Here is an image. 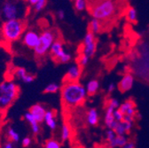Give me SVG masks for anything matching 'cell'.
I'll list each match as a JSON object with an SVG mask.
<instances>
[{"instance_id":"obj_33","label":"cell","mask_w":149,"mask_h":148,"mask_svg":"<svg viewBox=\"0 0 149 148\" xmlns=\"http://www.w3.org/2000/svg\"><path fill=\"white\" fill-rule=\"evenodd\" d=\"M22 146H24V147H29V146L31 145V138H29V137L24 138L22 139Z\"/></svg>"},{"instance_id":"obj_2","label":"cell","mask_w":149,"mask_h":148,"mask_svg":"<svg viewBox=\"0 0 149 148\" xmlns=\"http://www.w3.org/2000/svg\"><path fill=\"white\" fill-rule=\"evenodd\" d=\"M27 28V23L22 19L4 21L2 25L3 38L7 42H14L20 39Z\"/></svg>"},{"instance_id":"obj_38","label":"cell","mask_w":149,"mask_h":148,"mask_svg":"<svg viewBox=\"0 0 149 148\" xmlns=\"http://www.w3.org/2000/svg\"><path fill=\"white\" fill-rule=\"evenodd\" d=\"M27 2H28L30 6H34L37 2H38V0H27Z\"/></svg>"},{"instance_id":"obj_14","label":"cell","mask_w":149,"mask_h":148,"mask_svg":"<svg viewBox=\"0 0 149 148\" xmlns=\"http://www.w3.org/2000/svg\"><path fill=\"white\" fill-rule=\"evenodd\" d=\"M114 108L111 106H107L106 113H105V117H104V122L107 129H113L116 127L117 122L114 118Z\"/></svg>"},{"instance_id":"obj_16","label":"cell","mask_w":149,"mask_h":148,"mask_svg":"<svg viewBox=\"0 0 149 148\" xmlns=\"http://www.w3.org/2000/svg\"><path fill=\"white\" fill-rule=\"evenodd\" d=\"M44 122L46 124V126L51 129V131L56 129V128H57V121H56L55 113L52 110H46Z\"/></svg>"},{"instance_id":"obj_40","label":"cell","mask_w":149,"mask_h":148,"mask_svg":"<svg viewBox=\"0 0 149 148\" xmlns=\"http://www.w3.org/2000/svg\"><path fill=\"white\" fill-rule=\"evenodd\" d=\"M98 1H103V0H98Z\"/></svg>"},{"instance_id":"obj_25","label":"cell","mask_w":149,"mask_h":148,"mask_svg":"<svg viewBox=\"0 0 149 148\" xmlns=\"http://www.w3.org/2000/svg\"><path fill=\"white\" fill-rule=\"evenodd\" d=\"M60 90V85L56 83H51L49 84L46 85V87L45 88L44 90V92L45 93H56V92H58V90Z\"/></svg>"},{"instance_id":"obj_17","label":"cell","mask_w":149,"mask_h":148,"mask_svg":"<svg viewBox=\"0 0 149 148\" xmlns=\"http://www.w3.org/2000/svg\"><path fill=\"white\" fill-rule=\"evenodd\" d=\"M86 122L91 126H96L100 122V115L95 108H91L88 110L86 115Z\"/></svg>"},{"instance_id":"obj_21","label":"cell","mask_w":149,"mask_h":148,"mask_svg":"<svg viewBox=\"0 0 149 148\" xmlns=\"http://www.w3.org/2000/svg\"><path fill=\"white\" fill-rule=\"evenodd\" d=\"M126 18L127 20L132 22V23H135L138 21V13L137 10L134 7H130L126 13Z\"/></svg>"},{"instance_id":"obj_34","label":"cell","mask_w":149,"mask_h":148,"mask_svg":"<svg viewBox=\"0 0 149 148\" xmlns=\"http://www.w3.org/2000/svg\"><path fill=\"white\" fill-rule=\"evenodd\" d=\"M2 148H15V146L13 145V142H12V141L9 140V141L5 142V144L3 145Z\"/></svg>"},{"instance_id":"obj_9","label":"cell","mask_w":149,"mask_h":148,"mask_svg":"<svg viewBox=\"0 0 149 148\" xmlns=\"http://www.w3.org/2000/svg\"><path fill=\"white\" fill-rule=\"evenodd\" d=\"M39 35L36 31L33 29H29L25 31L22 35V42L23 44L26 45L28 48L34 49L35 46L36 45L37 42L39 39Z\"/></svg>"},{"instance_id":"obj_20","label":"cell","mask_w":149,"mask_h":148,"mask_svg":"<svg viewBox=\"0 0 149 148\" xmlns=\"http://www.w3.org/2000/svg\"><path fill=\"white\" fill-rule=\"evenodd\" d=\"M102 22L95 19V18H92L91 21L90 22V25H89V31H91L93 34H98L101 31L102 28Z\"/></svg>"},{"instance_id":"obj_1","label":"cell","mask_w":149,"mask_h":148,"mask_svg":"<svg viewBox=\"0 0 149 148\" xmlns=\"http://www.w3.org/2000/svg\"><path fill=\"white\" fill-rule=\"evenodd\" d=\"M61 96L62 104L66 107H76L81 106L87 98L85 87L79 82L64 81L61 89Z\"/></svg>"},{"instance_id":"obj_29","label":"cell","mask_w":149,"mask_h":148,"mask_svg":"<svg viewBox=\"0 0 149 148\" xmlns=\"http://www.w3.org/2000/svg\"><path fill=\"white\" fill-rule=\"evenodd\" d=\"M114 131L116 135H126L127 134L123 122H117L116 127L114 128Z\"/></svg>"},{"instance_id":"obj_19","label":"cell","mask_w":149,"mask_h":148,"mask_svg":"<svg viewBox=\"0 0 149 148\" xmlns=\"http://www.w3.org/2000/svg\"><path fill=\"white\" fill-rule=\"evenodd\" d=\"M128 142V138L125 135H116V138L108 143L110 148H116V147H123Z\"/></svg>"},{"instance_id":"obj_3","label":"cell","mask_w":149,"mask_h":148,"mask_svg":"<svg viewBox=\"0 0 149 148\" xmlns=\"http://www.w3.org/2000/svg\"><path fill=\"white\" fill-rule=\"evenodd\" d=\"M89 10L92 18H95L100 22H105L114 16L116 6L113 0H97L93 5L89 6Z\"/></svg>"},{"instance_id":"obj_35","label":"cell","mask_w":149,"mask_h":148,"mask_svg":"<svg viewBox=\"0 0 149 148\" xmlns=\"http://www.w3.org/2000/svg\"><path fill=\"white\" fill-rule=\"evenodd\" d=\"M121 148H136V145H135V143H133V142H127L123 147H121Z\"/></svg>"},{"instance_id":"obj_32","label":"cell","mask_w":149,"mask_h":148,"mask_svg":"<svg viewBox=\"0 0 149 148\" xmlns=\"http://www.w3.org/2000/svg\"><path fill=\"white\" fill-rule=\"evenodd\" d=\"M107 106L113 107L114 109H117L119 107V106H120V103H119V101L116 99H110L108 100Z\"/></svg>"},{"instance_id":"obj_23","label":"cell","mask_w":149,"mask_h":148,"mask_svg":"<svg viewBox=\"0 0 149 148\" xmlns=\"http://www.w3.org/2000/svg\"><path fill=\"white\" fill-rule=\"evenodd\" d=\"M6 135H7V138H9V140L13 143H18L20 141V134H19L13 128H9L7 129Z\"/></svg>"},{"instance_id":"obj_8","label":"cell","mask_w":149,"mask_h":148,"mask_svg":"<svg viewBox=\"0 0 149 148\" xmlns=\"http://www.w3.org/2000/svg\"><path fill=\"white\" fill-rule=\"evenodd\" d=\"M96 50H97V42L95 38V35L91 33V31H88L83 41L81 53H84L91 58L95 54Z\"/></svg>"},{"instance_id":"obj_22","label":"cell","mask_w":149,"mask_h":148,"mask_svg":"<svg viewBox=\"0 0 149 148\" xmlns=\"http://www.w3.org/2000/svg\"><path fill=\"white\" fill-rule=\"evenodd\" d=\"M71 136V129H70V127L64 123L61 127V141L62 142H65L67 140L69 139Z\"/></svg>"},{"instance_id":"obj_31","label":"cell","mask_w":149,"mask_h":148,"mask_svg":"<svg viewBox=\"0 0 149 148\" xmlns=\"http://www.w3.org/2000/svg\"><path fill=\"white\" fill-rule=\"evenodd\" d=\"M114 118L116 122H123V115L118 108L114 110Z\"/></svg>"},{"instance_id":"obj_39","label":"cell","mask_w":149,"mask_h":148,"mask_svg":"<svg viewBox=\"0 0 149 148\" xmlns=\"http://www.w3.org/2000/svg\"><path fill=\"white\" fill-rule=\"evenodd\" d=\"M19 1H25V0H19Z\"/></svg>"},{"instance_id":"obj_5","label":"cell","mask_w":149,"mask_h":148,"mask_svg":"<svg viewBox=\"0 0 149 148\" xmlns=\"http://www.w3.org/2000/svg\"><path fill=\"white\" fill-rule=\"evenodd\" d=\"M22 1L19 0H4L0 5V16L4 20L22 19L23 14Z\"/></svg>"},{"instance_id":"obj_10","label":"cell","mask_w":149,"mask_h":148,"mask_svg":"<svg viewBox=\"0 0 149 148\" xmlns=\"http://www.w3.org/2000/svg\"><path fill=\"white\" fill-rule=\"evenodd\" d=\"M82 72H83V67L77 63L70 66L68 69L66 76L64 77V81L78 82L79 79L81 78Z\"/></svg>"},{"instance_id":"obj_28","label":"cell","mask_w":149,"mask_h":148,"mask_svg":"<svg viewBox=\"0 0 149 148\" xmlns=\"http://www.w3.org/2000/svg\"><path fill=\"white\" fill-rule=\"evenodd\" d=\"M44 148H61V145L56 139H49L45 142Z\"/></svg>"},{"instance_id":"obj_37","label":"cell","mask_w":149,"mask_h":148,"mask_svg":"<svg viewBox=\"0 0 149 148\" xmlns=\"http://www.w3.org/2000/svg\"><path fill=\"white\" fill-rule=\"evenodd\" d=\"M116 90V85L115 83H110L107 87V91L109 92V93H111V92H113L114 90Z\"/></svg>"},{"instance_id":"obj_6","label":"cell","mask_w":149,"mask_h":148,"mask_svg":"<svg viewBox=\"0 0 149 148\" xmlns=\"http://www.w3.org/2000/svg\"><path fill=\"white\" fill-rule=\"evenodd\" d=\"M57 38V33L55 30L47 29L39 35V39L34 48V52L37 57H44L51 49L52 44Z\"/></svg>"},{"instance_id":"obj_30","label":"cell","mask_w":149,"mask_h":148,"mask_svg":"<svg viewBox=\"0 0 149 148\" xmlns=\"http://www.w3.org/2000/svg\"><path fill=\"white\" fill-rule=\"evenodd\" d=\"M116 134L114 129H108L107 131V132H106V138H107V143L111 142L112 140H113L116 138Z\"/></svg>"},{"instance_id":"obj_12","label":"cell","mask_w":149,"mask_h":148,"mask_svg":"<svg viewBox=\"0 0 149 148\" xmlns=\"http://www.w3.org/2000/svg\"><path fill=\"white\" fill-rule=\"evenodd\" d=\"M134 84V76L132 74H126L123 76L118 83V89L121 92L124 93L126 91L132 90Z\"/></svg>"},{"instance_id":"obj_15","label":"cell","mask_w":149,"mask_h":148,"mask_svg":"<svg viewBox=\"0 0 149 148\" xmlns=\"http://www.w3.org/2000/svg\"><path fill=\"white\" fill-rule=\"evenodd\" d=\"M24 119L26 120V122L30 125L31 127V131L34 135H38L40 132V123L37 122L35 118L33 117V115H31V113L29 111H28L27 113H25L24 115Z\"/></svg>"},{"instance_id":"obj_4","label":"cell","mask_w":149,"mask_h":148,"mask_svg":"<svg viewBox=\"0 0 149 148\" xmlns=\"http://www.w3.org/2000/svg\"><path fill=\"white\" fill-rule=\"evenodd\" d=\"M20 89L12 80H5L0 83V110L7 109L17 99Z\"/></svg>"},{"instance_id":"obj_24","label":"cell","mask_w":149,"mask_h":148,"mask_svg":"<svg viewBox=\"0 0 149 148\" xmlns=\"http://www.w3.org/2000/svg\"><path fill=\"white\" fill-rule=\"evenodd\" d=\"M74 7L77 12H83L87 9V0H74Z\"/></svg>"},{"instance_id":"obj_18","label":"cell","mask_w":149,"mask_h":148,"mask_svg":"<svg viewBox=\"0 0 149 148\" xmlns=\"http://www.w3.org/2000/svg\"><path fill=\"white\" fill-rule=\"evenodd\" d=\"M85 90H86L88 96L95 95L100 90V82L96 79H92L89 81L86 84Z\"/></svg>"},{"instance_id":"obj_26","label":"cell","mask_w":149,"mask_h":148,"mask_svg":"<svg viewBox=\"0 0 149 148\" xmlns=\"http://www.w3.org/2000/svg\"><path fill=\"white\" fill-rule=\"evenodd\" d=\"M133 106H135V104H134L133 101H132V100H127V101H125L124 103H123L122 105H120L119 107H118V109L121 111V112L123 113V115H124L126 114L127 111H128L130 108L133 107Z\"/></svg>"},{"instance_id":"obj_36","label":"cell","mask_w":149,"mask_h":148,"mask_svg":"<svg viewBox=\"0 0 149 148\" xmlns=\"http://www.w3.org/2000/svg\"><path fill=\"white\" fill-rule=\"evenodd\" d=\"M57 16H58V18L60 20H64V18H65V12L63 11V10H60V11H58V13H57Z\"/></svg>"},{"instance_id":"obj_11","label":"cell","mask_w":149,"mask_h":148,"mask_svg":"<svg viewBox=\"0 0 149 148\" xmlns=\"http://www.w3.org/2000/svg\"><path fill=\"white\" fill-rule=\"evenodd\" d=\"M29 111L31 113V115H33V117L35 118V120L37 122H39V123L44 122L45 115V113H46V109L43 105L36 104V105L32 106L29 108Z\"/></svg>"},{"instance_id":"obj_13","label":"cell","mask_w":149,"mask_h":148,"mask_svg":"<svg viewBox=\"0 0 149 148\" xmlns=\"http://www.w3.org/2000/svg\"><path fill=\"white\" fill-rule=\"evenodd\" d=\"M14 76H16L19 80L22 81L25 83H30L35 80V76L29 73L23 67H17L14 69Z\"/></svg>"},{"instance_id":"obj_7","label":"cell","mask_w":149,"mask_h":148,"mask_svg":"<svg viewBox=\"0 0 149 148\" xmlns=\"http://www.w3.org/2000/svg\"><path fill=\"white\" fill-rule=\"evenodd\" d=\"M50 53L52 55V59L56 62H59V63L66 64V63H68L72 59L71 54L64 50V45H63L62 41L59 39L58 40L56 39L52 44L51 49H50Z\"/></svg>"},{"instance_id":"obj_27","label":"cell","mask_w":149,"mask_h":148,"mask_svg":"<svg viewBox=\"0 0 149 148\" xmlns=\"http://www.w3.org/2000/svg\"><path fill=\"white\" fill-rule=\"evenodd\" d=\"M89 61H90V57H88L87 55L80 52L79 56L77 57V64L80 65L82 67H84L86 65H88Z\"/></svg>"}]
</instances>
